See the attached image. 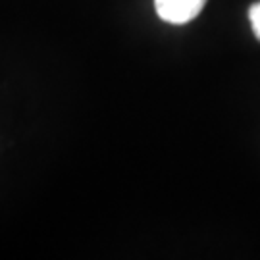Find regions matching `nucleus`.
<instances>
[{"label":"nucleus","instance_id":"obj_1","mask_svg":"<svg viewBox=\"0 0 260 260\" xmlns=\"http://www.w3.org/2000/svg\"><path fill=\"white\" fill-rule=\"evenodd\" d=\"M206 0H154L158 16L174 25H181L195 19L203 12Z\"/></svg>","mask_w":260,"mask_h":260},{"label":"nucleus","instance_id":"obj_2","mask_svg":"<svg viewBox=\"0 0 260 260\" xmlns=\"http://www.w3.org/2000/svg\"><path fill=\"white\" fill-rule=\"evenodd\" d=\"M249 19H251L254 35H256V39L260 41V2H256V4L251 6V10H249Z\"/></svg>","mask_w":260,"mask_h":260}]
</instances>
